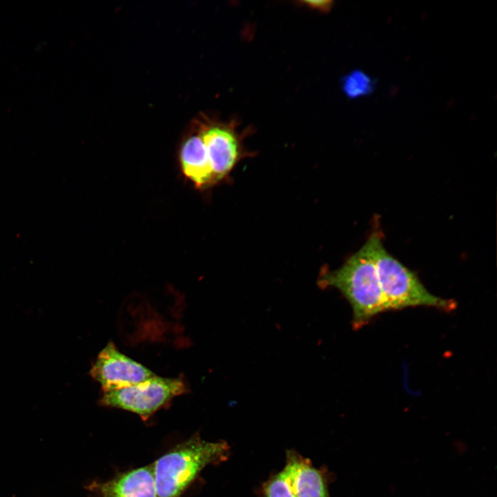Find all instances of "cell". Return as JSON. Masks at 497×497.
<instances>
[{"label":"cell","mask_w":497,"mask_h":497,"mask_svg":"<svg viewBox=\"0 0 497 497\" xmlns=\"http://www.w3.org/2000/svg\"><path fill=\"white\" fill-rule=\"evenodd\" d=\"M380 237L372 234L340 268L324 273L319 280L321 287L335 288L347 300L355 329L387 311L375 260L376 244Z\"/></svg>","instance_id":"1"},{"label":"cell","mask_w":497,"mask_h":497,"mask_svg":"<svg viewBox=\"0 0 497 497\" xmlns=\"http://www.w3.org/2000/svg\"><path fill=\"white\" fill-rule=\"evenodd\" d=\"M228 454L226 442L206 441L199 435L177 445L152 464L157 497H180L203 469L225 461Z\"/></svg>","instance_id":"2"},{"label":"cell","mask_w":497,"mask_h":497,"mask_svg":"<svg viewBox=\"0 0 497 497\" xmlns=\"http://www.w3.org/2000/svg\"><path fill=\"white\" fill-rule=\"evenodd\" d=\"M375 260L387 311L429 306L450 311L456 308L454 300L430 293L413 272L390 255L381 237L376 244Z\"/></svg>","instance_id":"3"},{"label":"cell","mask_w":497,"mask_h":497,"mask_svg":"<svg viewBox=\"0 0 497 497\" xmlns=\"http://www.w3.org/2000/svg\"><path fill=\"white\" fill-rule=\"evenodd\" d=\"M186 391L182 379L155 376L126 388L103 392L99 404L135 413L147 420L173 398Z\"/></svg>","instance_id":"4"},{"label":"cell","mask_w":497,"mask_h":497,"mask_svg":"<svg viewBox=\"0 0 497 497\" xmlns=\"http://www.w3.org/2000/svg\"><path fill=\"white\" fill-rule=\"evenodd\" d=\"M192 127L204 144L216 183L220 182L231 173L242 154L235 122L202 115L195 120Z\"/></svg>","instance_id":"5"},{"label":"cell","mask_w":497,"mask_h":497,"mask_svg":"<svg viewBox=\"0 0 497 497\" xmlns=\"http://www.w3.org/2000/svg\"><path fill=\"white\" fill-rule=\"evenodd\" d=\"M103 392L126 388L155 375L140 363L121 353L113 342L99 352L90 371Z\"/></svg>","instance_id":"6"},{"label":"cell","mask_w":497,"mask_h":497,"mask_svg":"<svg viewBox=\"0 0 497 497\" xmlns=\"http://www.w3.org/2000/svg\"><path fill=\"white\" fill-rule=\"evenodd\" d=\"M88 497H157L153 466L128 470L106 481L92 480Z\"/></svg>","instance_id":"7"},{"label":"cell","mask_w":497,"mask_h":497,"mask_svg":"<svg viewBox=\"0 0 497 497\" xmlns=\"http://www.w3.org/2000/svg\"><path fill=\"white\" fill-rule=\"evenodd\" d=\"M282 471L292 497H330L325 473L296 451L287 452Z\"/></svg>","instance_id":"8"},{"label":"cell","mask_w":497,"mask_h":497,"mask_svg":"<svg viewBox=\"0 0 497 497\" xmlns=\"http://www.w3.org/2000/svg\"><path fill=\"white\" fill-rule=\"evenodd\" d=\"M178 162L183 176L195 188L205 190L216 184L204 144L193 127L179 144Z\"/></svg>","instance_id":"9"},{"label":"cell","mask_w":497,"mask_h":497,"mask_svg":"<svg viewBox=\"0 0 497 497\" xmlns=\"http://www.w3.org/2000/svg\"><path fill=\"white\" fill-rule=\"evenodd\" d=\"M341 84L344 95L352 99L371 95L377 85L374 77L359 69L352 70L344 76Z\"/></svg>","instance_id":"10"},{"label":"cell","mask_w":497,"mask_h":497,"mask_svg":"<svg viewBox=\"0 0 497 497\" xmlns=\"http://www.w3.org/2000/svg\"><path fill=\"white\" fill-rule=\"evenodd\" d=\"M262 494L263 497H292L282 470L264 483Z\"/></svg>","instance_id":"11"},{"label":"cell","mask_w":497,"mask_h":497,"mask_svg":"<svg viewBox=\"0 0 497 497\" xmlns=\"http://www.w3.org/2000/svg\"><path fill=\"white\" fill-rule=\"evenodd\" d=\"M302 6L319 12H327L331 10L333 6L332 1H302Z\"/></svg>","instance_id":"12"}]
</instances>
